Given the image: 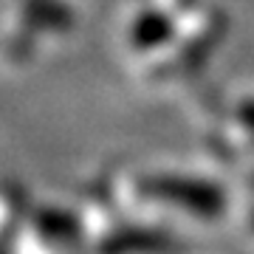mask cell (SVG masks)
Segmentation results:
<instances>
[{"label":"cell","instance_id":"cell-1","mask_svg":"<svg viewBox=\"0 0 254 254\" xmlns=\"http://www.w3.org/2000/svg\"><path fill=\"white\" fill-rule=\"evenodd\" d=\"M170 34V28L164 23L158 14H144V17L136 23V31H133V40H136V46H155V43H161L167 40Z\"/></svg>","mask_w":254,"mask_h":254}]
</instances>
